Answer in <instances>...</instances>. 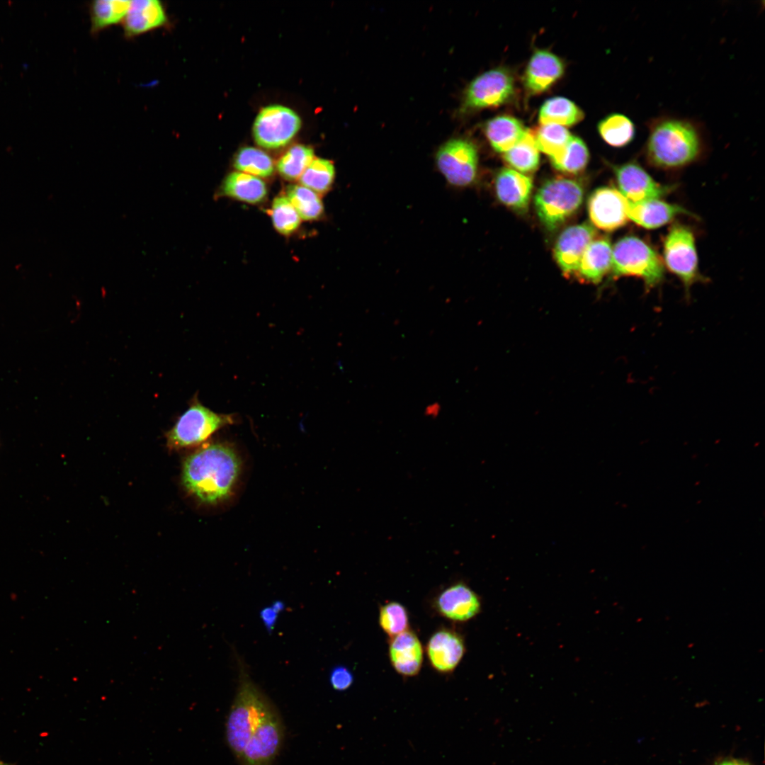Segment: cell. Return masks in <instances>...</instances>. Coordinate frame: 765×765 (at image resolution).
Returning <instances> with one entry per match:
<instances>
[{
  "label": "cell",
  "mask_w": 765,
  "mask_h": 765,
  "mask_svg": "<svg viewBox=\"0 0 765 765\" xmlns=\"http://www.w3.org/2000/svg\"><path fill=\"white\" fill-rule=\"evenodd\" d=\"M379 625L389 638L406 631L409 629L407 608L397 601L381 606L379 610Z\"/></svg>",
  "instance_id": "e575fe53"
},
{
  "label": "cell",
  "mask_w": 765,
  "mask_h": 765,
  "mask_svg": "<svg viewBox=\"0 0 765 765\" xmlns=\"http://www.w3.org/2000/svg\"><path fill=\"white\" fill-rule=\"evenodd\" d=\"M388 656L393 669L399 674L412 677L421 670L424 650L417 635L412 630L390 638Z\"/></svg>",
  "instance_id": "e0dca14e"
},
{
  "label": "cell",
  "mask_w": 765,
  "mask_h": 765,
  "mask_svg": "<svg viewBox=\"0 0 765 765\" xmlns=\"http://www.w3.org/2000/svg\"><path fill=\"white\" fill-rule=\"evenodd\" d=\"M334 176L335 169L331 161L314 158L300 177V182L315 193H323L332 186Z\"/></svg>",
  "instance_id": "1f68e13d"
},
{
  "label": "cell",
  "mask_w": 765,
  "mask_h": 765,
  "mask_svg": "<svg viewBox=\"0 0 765 765\" xmlns=\"http://www.w3.org/2000/svg\"><path fill=\"white\" fill-rule=\"evenodd\" d=\"M353 676L351 671L345 666H337L332 669L329 675V682L332 688L338 691L347 690L353 684Z\"/></svg>",
  "instance_id": "8d00e7d4"
},
{
  "label": "cell",
  "mask_w": 765,
  "mask_h": 765,
  "mask_svg": "<svg viewBox=\"0 0 765 765\" xmlns=\"http://www.w3.org/2000/svg\"><path fill=\"white\" fill-rule=\"evenodd\" d=\"M221 193L248 203L261 202L267 194L265 183L258 177L240 171L232 172L221 185Z\"/></svg>",
  "instance_id": "cb8c5ba5"
},
{
  "label": "cell",
  "mask_w": 765,
  "mask_h": 765,
  "mask_svg": "<svg viewBox=\"0 0 765 765\" xmlns=\"http://www.w3.org/2000/svg\"><path fill=\"white\" fill-rule=\"evenodd\" d=\"M564 64L555 54L545 50H536L527 65L523 82L531 94L547 91L563 74Z\"/></svg>",
  "instance_id": "ac0fdd59"
},
{
  "label": "cell",
  "mask_w": 765,
  "mask_h": 765,
  "mask_svg": "<svg viewBox=\"0 0 765 765\" xmlns=\"http://www.w3.org/2000/svg\"><path fill=\"white\" fill-rule=\"evenodd\" d=\"M664 259L667 267L683 283L688 295L691 286L701 279L694 237L689 228L673 225L664 241Z\"/></svg>",
  "instance_id": "52a82bcc"
},
{
  "label": "cell",
  "mask_w": 765,
  "mask_h": 765,
  "mask_svg": "<svg viewBox=\"0 0 765 765\" xmlns=\"http://www.w3.org/2000/svg\"><path fill=\"white\" fill-rule=\"evenodd\" d=\"M278 612L276 611L273 607L268 606L263 608L260 612V616L263 623L268 631L271 632L276 623Z\"/></svg>",
  "instance_id": "74e56055"
},
{
  "label": "cell",
  "mask_w": 765,
  "mask_h": 765,
  "mask_svg": "<svg viewBox=\"0 0 765 765\" xmlns=\"http://www.w3.org/2000/svg\"><path fill=\"white\" fill-rule=\"evenodd\" d=\"M0 765H6V764L0 762Z\"/></svg>",
  "instance_id": "60d3db41"
},
{
  "label": "cell",
  "mask_w": 765,
  "mask_h": 765,
  "mask_svg": "<svg viewBox=\"0 0 765 765\" xmlns=\"http://www.w3.org/2000/svg\"><path fill=\"white\" fill-rule=\"evenodd\" d=\"M465 652L463 637L455 630L448 628L436 630L426 645V653L431 666L441 674L453 672Z\"/></svg>",
  "instance_id": "5bb4252c"
},
{
  "label": "cell",
  "mask_w": 765,
  "mask_h": 765,
  "mask_svg": "<svg viewBox=\"0 0 765 765\" xmlns=\"http://www.w3.org/2000/svg\"><path fill=\"white\" fill-rule=\"evenodd\" d=\"M583 189L575 181L554 178L545 182L535 196V206L541 222L550 230L557 228L580 207Z\"/></svg>",
  "instance_id": "8992f818"
},
{
  "label": "cell",
  "mask_w": 765,
  "mask_h": 765,
  "mask_svg": "<svg viewBox=\"0 0 765 765\" xmlns=\"http://www.w3.org/2000/svg\"><path fill=\"white\" fill-rule=\"evenodd\" d=\"M552 166L567 174L582 171L589 161V151L584 141L576 136H571L564 149L557 155L550 157Z\"/></svg>",
  "instance_id": "4316f807"
},
{
  "label": "cell",
  "mask_w": 765,
  "mask_h": 765,
  "mask_svg": "<svg viewBox=\"0 0 765 765\" xmlns=\"http://www.w3.org/2000/svg\"><path fill=\"white\" fill-rule=\"evenodd\" d=\"M130 1L98 0L91 6V30L97 32L111 25L123 22L130 8Z\"/></svg>",
  "instance_id": "f1b7e54d"
},
{
  "label": "cell",
  "mask_w": 765,
  "mask_h": 765,
  "mask_svg": "<svg viewBox=\"0 0 765 765\" xmlns=\"http://www.w3.org/2000/svg\"><path fill=\"white\" fill-rule=\"evenodd\" d=\"M301 120L292 109L271 105L261 109L256 118L253 132L256 143L276 149L287 144L300 128Z\"/></svg>",
  "instance_id": "9c48e42d"
},
{
  "label": "cell",
  "mask_w": 765,
  "mask_h": 765,
  "mask_svg": "<svg viewBox=\"0 0 765 765\" xmlns=\"http://www.w3.org/2000/svg\"><path fill=\"white\" fill-rule=\"evenodd\" d=\"M434 606L442 617L452 621L464 622L479 613L480 601L474 591L459 582L441 591L434 599Z\"/></svg>",
  "instance_id": "2e32d148"
},
{
  "label": "cell",
  "mask_w": 765,
  "mask_h": 765,
  "mask_svg": "<svg viewBox=\"0 0 765 765\" xmlns=\"http://www.w3.org/2000/svg\"><path fill=\"white\" fill-rule=\"evenodd\" d=\"M717 765H750L748 763L740 760L730 759L720 761Z\"/></svg>",
  "instance_id": "ab89813d"
},
{
  "label": "cell",
  "mask_w": 765,
  "mask_h": 765,
  "mask_svg": "<svg viewBox=\"0 0 765 765\" xmlns=\"http://www.w3.org/2000/svg\"><path fill=\"white\" fill-rule=\"evenodd\" d=\"M611 269L615 277L641 278L647 290L661 283L664 274V265L655 251L635 237H626L616 243Z\"/></svg>",
  "instance_id": "277c9868"
},
{
  "label": "cell",
  "mask_w": 765,
  "mask_h": 765,
  "mask_svg": "<svg viewBox=\"0 0 765 765\" xmlns=\"http://www.w3.org/2000/svg\"><path fill=\"white\" fill-rule=\"evenodd\" d=\"M477 151L471 142L453 139L443 144L436 154L438 169L448 182L455 186H467L475 179Z\"/></svg>",
  "instance_id": "30bf717a"
},
{
  "label": "cell",
  "mask_w": 765,
  "mask_h": 765,
  "mask_svg": "<svg viewBox=\"0 0 765 765\" xmlns=\"http://www.w3.org/2000/svg\"><path fill=\"white\" fill-rule=\"evenodd\" d=\"M505 161L521 172H533L539 165V152L533 132L527 130L523 139L504 153Z\"/></svg>",
  "instance_id": "83f0119b"
},
{
  "label": "cell",
  "mask_w": 765,
  "mask_h": 765,
  "mask_svg": "<svg viewBox=\"0 0 765 765\" xmlns=\"http://www.w3.org/2000/svg\"><path fill=\"white\" fill-rule=\"evenodd\" d=\"M241 472L235 450L222 443H210L189 455L183 465L186 489L203 503L214 504L232 494Z\"/></svg>",
  "instance_id": "6da1fadb"
},
{
  "label": "cell",
  "mask_w": 765,
  "mask_h": 765,
  "mask_svg": "<svg viewBox=\"0 0 765 765\" xmlns=\"http://www.w3.org/2000/svg\"><path fill=\"white\" fill-rule=\"evenodd\" d=\"M619 191L630 202L640 203L659 199L669 193L672 186L657 183L635 162L613 167Z\"/></svg>",
  "instance_id": "4fadbf2b"
},
{
  "label": "cell",
  "mask_w": 765,
  "mask_h": 765,
  "mask_svg": "<svg viewBox=\"0 0 765 765\" xmlns=\"http://www.w3.org/2000/svg\"><path fill=\"white\" fill-rule=\"evenodd\" d=\"M167 16L162 2L157 0L131 1L124 18L125 34L133 37L164 26Z\"/></svg>",
  "instance_id": "d6986e66"
},
{
  "label": "cell",
  "mask_w": 765,
  "mask_h": 765,
  "mask_svg": "<svg viewBox=\"0 0 765 765\" xmlns=\"http://www.w3.org/2000/svg\"><path fill=\"white\" fill-rule=\"evenodd\" d=\"M583 118V111L574 102L564 97L548 99L539 111V122L542 125L571 126L580 122Z\"/></svg>",
  "instance_id": "484cf974"
},
{
  "label": "cell",
  "mask_w": 765,
  "mask_h": 765,
  "mask_svg": "<svg viewBox=\"0 0 765 765\" xmlns=\"http://www.w3.org/2000/svg\"><path fill=\"white\" fill-rule=\"evenodd\" d=\"M441 412V405L438 402L432 403L428 405L424 410V414L426 416L436 418L438 416Z\"/></svg>",
  "instance_id": "f35d334b"
},
{
  "label": "cell",
  "mask_w": 765,
  "mask_h": 765,
  "mask_svg": "<svg viewBox=\"0 0 765 765\" xmlns=\"http://www.w3.org/2000/svg\"><path fill=\"white\" fill-rule=\"evenodd\" d=\"M611 262L610 242L594 239L585 250L576 273L585 281L598 283L611 268Z\"/></svg>",
  "instance_id": "7402d4cb"
},
{
  "label": "cell",
  "mask_w": 765,
  "mask_h": 765,
  "mask_svg": "<svg viewBox=\"0 0 765 765\" xmlns=\"http://www.w3.org/2000/svg\"><path fill=\"white\" fill-rule=\"evenodd\" d=\"M285 196L300 217L304 220H316L324 211L323 204L319 196L302 185L288 186Z\"/></svg>",
  "instance_id": "4dcf8cb0"
},
{
  "label": "cell",
  "mask_w": 765,
  "mask_h": 765,
  "mask_svg": "<svg viewBox=\"0 0 765 765\" xmlns=\"http://www.w3.org/2000/svg\"><path fill=\"white\" fill-rule=\"evenodd\" d=\"M271 217L274 227L284 235L293 233L299 227L301 219L285 196L273 200Z\"/></svg>",
  "instance_id": "d590c367"
},
{
  "label": "cell",
  "mask_w": 765,
  "mask_h": 765,
  "mask_svg": "<svg viewBox=\"0 0 765 765\" xmlns=\"http://www.w3.org/2000/svg\"><path fill=\"white\" fill-rule=\"evenodd\" d=\"M629 201L620 192L611 187L596 189L590 196L588 210L596 227L613 231L624 225L628 219Z\"/></svg>",
  "instance_id": "7c38bea8"
},
{
  "label": "cell",
  "mask_w": 765,
  "mask_h": 765,
  "mask_svg": "<svg viewBox=\"0 0 765 765\" xmlns=\"http://www.w3.org/2000/svg\"><path fill=\"white\" fill-rule=\"evenodd\" d=\"M314 159L313 149L307 146L296 144L290 148L278 160L277 169L285 179L300 178Z\"/></svg>",
  "instance_id": "d6a6232c"
},
{
  "label": "cell",
  "mask_w": 765,
  "mask_h": 765,
  "mask_svg": "<svg viewBox=\"0 0 765 765\" xmlns=\"http://www.w3.org/2000/svg\"><path fill=\"white\" fill-rule=\"evenodd\" d=\"M284 739V726L273 704L263 716L243 752L240 765H272Z\"/></svg>",
  "instance_id": "ba28073f"
},
{
  "label": "cell",
  "mask_w": 765,
  "mask_h": 765,
  "mask_svg": "<svg viewBox=\"0 0 765 765\" xmlns=\"http://www.w3.org/2000/svg\"><path fill=\"white\" fill-rule=\"evenodd\" d=\"M686 213L688 211L681 206L654 199L640 203L629 201L628 215L637 225L654 229L667 224L679 214Z\"/></svg>",
  "instance_id": "44dd1931"
},
{
  "label": "cell",
  "mask_w": 765,
  "mask_h": 765,
  "mask_svg": "<svg viewBox=\"0 0 765 765\" xmlns=\"http://www.w3.org/2000/svg\"><path fill=\"white\" fill-rule=\"evenodd\" d=\"M234 421L233 415L215 412L194 397L188 409L166 432L167 446L178 449L200 444Z\"/></svg>",
  "instance_id": "5b68a950"
},
{
  "label": "cell",
  "mask_w": 765,
  "mask_h": 765,
  "mask_svg": "<svg viewBox=\"0 0 765 765\" xmlns=\"http://www.w3.org/2000/svg\"><path fill=\"white\" fill-rule=\"evenodd\" d=\"M648 131L645 154L650 164L676 169L690 164L702 154L705 128L690 118L662 114L645 123Z\"/></svg>",
  "instance_id": "7a4b0ae2"
},
{
  "label": "cell",
  "mask_w": 765,
  "mask_h": 765,
  "mask_svg": "<svg viewBox=\"0 0 765 765\" xmlns=\"http://www.w3.org/2000/svg\"><path fill=\"white\" fill-rule=\"evenodd\" d=\"M532 187L530 177L510 169H502L495 180L499 200L511 209L520 212L527 209Z\"/></svg>",
  "instance_id": "ffe728a7"
},
{
  "label": "cell",
  "mask_w": 765,
  "mask_h": 765,
  "mask_svg": "<svg viewBox=\"0 0 765 765\" xmlns=\"http://www.w3.org/2000/svg\"><path fill=\"white\" fill-rule=\"evenodd\" d=\"M484 132L493 149L505 153L523 139L527 130L516 118L504 115L487 121Z\"/></svg>",
  "instance_id": "603a6c76"
},
{
  "label": "cell",
  "mask_w": 765,
  "mask_h": 765,
  "mask_svg": "<svg viewBox=\"0 0 765 765\" xmlns=\"http://www.w3.org/2000/svg\"><path fill=\"white\" fill-rule=\"evenodd\" d=\"M595 235L596 230L587 222L571 226L561 233L555 244V257L565 274L577 273L582 257Z\"/></svg>",
  "instance_id": "9a60e30c"
},
{
  "label": "cell",
  "mask_w": 765,
  "mask_h": 765,
  "mask_svg": "<svg viewBox=\"0 0 765 765\" xmlns=\"http://www.w3.org/2000/svg\"><path fill=\"white\" fill-rule=\"evenodd\" d=\"M234 166L240 172L256 177H268L274 171V165L271 158L259 149L246 147L242 148L236 155Z\"/></svg>",
  "instance_id": "f546056e"
},
{
  "label": "cell",
  "mask_w": 765,
  "mask_h": 765,
  "mask_svg": "<svg viewBox=\"0 0 765 765\" xmlns=\"http://www.w3.org/2000/svg\"><path fill=\"white\" fill-rule=\"evenodd\" d=\"M598 131L608 144L623 147L634 140L636 127L628 116L615 113L608 115L599 123Z\"/></svg>",
  "instance_id": "d4e9b609"
},
{
  "label": "cell",
  "mask_w": 765,
  "mask_h": 765,
  "mask_svg": "<svg viewBox=\"0 0 765 765\" xmlns=\"http://www.w3.org/2000/svg\"><path fill=\"white\" fill-rule=\"evenodd\" d=\"M237 659L238 684L226 721L225 737L239 763L251 734L273 703L254 682L240 657Z\"/></svg>",
  "instance_id": "3957f363"
},
{
  "label": "cell",
  "mask_w": 765,
  "mask_h": 765,
  "mask_svg": "<svg viewBox=\"0 0 765 765\" xmlns=\"http://www.w3.org/2000/svg\"><path fill=\"white\" fill-rule=\"evenodd\" d=\"M538 149L550 158L560 154L566 147L571 135L563 126L555 124L542 125L534 133Z\"/></svg>",
  "instance_id": "836d02e7"
},
{
  "label": "cell",
  "mask_w": 765,
  "mask_h": 765,
  "mask_svg": "<svg viewBox=\"0 0 765 765\" xmlns=\"http://www.w3.org/2000/svg\"><path fill=\"white\" fill-rule=\"evenodd\" d=\"M514 79L506 69L497 68L475 78L466 90L463 109L500 106L514 96Z\"/></svg>",
  "instance_id": "8fae6325"
}]
</instances>
